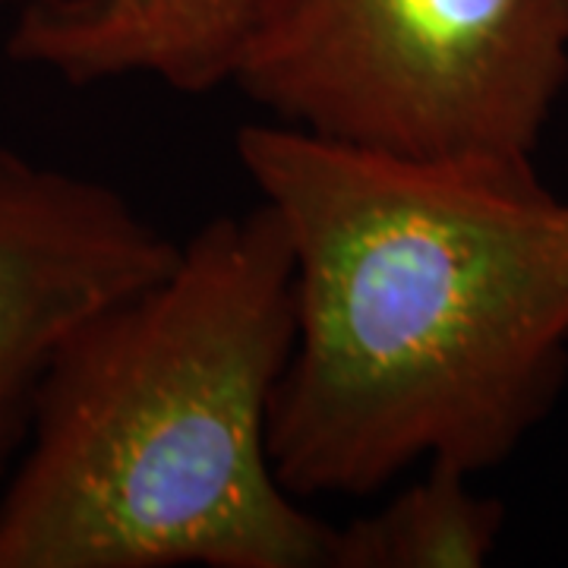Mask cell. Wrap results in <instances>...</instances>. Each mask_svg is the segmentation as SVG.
<instances>
[{
  "mask_svg": "<svg viewBox=\"0 0 568 568\" xmlns=\"http://www.w3.org/2000/svg\"><path fill=\"white\" fill-rule=\"evenodd\" d=\"M256 0H51L17 17L7 54L67 85L155 80L203 95L231 85Z\"/></svg>",
  "mask_w": 568,
  "mask_h": 568,
  "instance_id": "5",
  "label": "cell"
},
{
  "mask_svg": "<svg viewBox=\"0 0 568 568\" xmlns=\"http://www.w3.org/2000/svg\"><path fill=\"white\" fill-rule=\"evenodd\" d=\"M294 256L265 203L196 227L63 342L0 489V568H335L268 424Z\"/></svg>",
  "mask_w": 568,
  "mask_h": 568,
  "instance_id": "2",
  "label": "cell"
},
{
  "mask_svg": "<svg viewBox=\"0 0 568 568\" xmlns=\"http://www.w3.org/2000/svg\"><path fill=\"white\" fill-rule=\"evenodd\" d=\"M503 528L506 506L474 474L429 462L386 506L338 525L335 568H480Z\"/></svg>",
  "mask_w": 568,
  "mask_h": 568,
  "instance_id": "6",
  "label": "cell"
},
{
  "mask_svg": "<svg viewBox=\"0 0 568 568\" xmlns=\"http://www.w3.org/2000/svg\"><path fill=\"white\" fill-rule=\"evenodd\" d=\"M178 250L121 190L0 145V480L63 342Z\"/></svg>",
  "mask_w": 568,
  "mask_h": 568,
  "instance_id": "4",
  "label": "cell"
},
{
  "mask_svg": "<svg viewBox=\"0 0 568 568\" xmlns=\"http://www.w3.org/2000/svg\"><path fill=\"white\" fill-rule=\"evenodd\" d=\"M237 162L294 256L284 487L369 496L429 462H508L566 386L568 196L537 164L405 162L272 121L237 133Z\"/></svg>",
  "mask_w": 568,
  "mask_h": 568,
  "instance_id": "1",
  "label": "cell"
},
{
  "mask_svg": "<svg viewBox=\"0 0 568 568\" xmlns=\"http://www.w3.org/2000/svg\"><path fill=\"white\" fill-rule=\"evenodd\" d=\"M41 3H51V0H0V13L3 10H13L20 17V13L32 10V7H41Z\"/></svg>",
  "mask_w": 568,
  "mask_h": 568,
  "instance_id": "7",
  "label": "cell"
},
{
  "mask_svg": "<svg viewBox=\"0 0 568 568\" xmlns=\"http://www.w3.org/2000/svg\"><path fill=\"white\" fill-rule=\"evenodd\" d=\"M231 85L373 155L534 164L568 89V0H256Z\"/></svg>",
  "mask_w": 568,
  "mask_h": 568,
  "instance_id": "3",
  "label": "cell"
}]
</instances>
